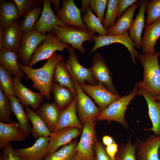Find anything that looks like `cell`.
Wrapping results in <instances>:
<instances>
[{
	"label": "cell",
	"instance_id": "6da1fadb",
	"mask_svg": "<svg viewBox=\"0 0 160 160\" xmlns=\"http://www.w3.org/2000/svg\"><path fill=\"white\" fill-rule=\"evenodd\" d=\"M61 54L55 52L47 59L41 67L34 69L21 64L18 62L20 68L26 75L27 77L33 82L32 87L37 89L43 94L48 101L52 98L51 90L53 82L54 75L56 66L57 63L63 60Z\"/></svg>",
	"mask_w": 160,
	"mask_h": 160
},
{
	"label": "cell",
	"instance_id": "7a4b0ae2",
	"mask_svg": "<svg viewBox=\"0 0 160 160\" xmlns=\"http://www.w3.org/2000/svg\"><path fill=\"white\" fill-rule=\"evenodd\" d=\"M160 55V52L157 51L154 53H143L137 57L143 68V78L135 86L154 97L160 96V66L158 60Z\"/></svg>",
	"mask_w": 160,
	"mask_h": 160
},
{
	"label": "cell",
	"instance_id": "3957f363",
	"mask_svg": "<svg viewBox=\"0 0 160 160\" xmlns=\"http://www.w3.org/2000/svg\"><path fill=\"white\" fill-rule=\"evenodd\" d=\"M51 32L56 35L62 42L69 44L72 47L82 54L85 52L83 46V43L87 41L92 42L95 36L94 33L88 29L72 26H57Z\"/></svg>",
	"mask_w": 160,
	"mask_h": 160
},
{
	"label": "cell",
	"instance_id": "277c9868",
	"mask_svg": "<svg viewBox=\"0 0 160 160\" xmlns=\"http://www.w3.org/2000/svg\"><path fill=\"white\" fill-rule=\"evenodd\" d=\"M138 91L139 88L135 86L129 94L121 97L101 111L97 120L116 121L128 129L129 125L125 118V112L130 102L136 96L138 95Z\"/></svg>",
	"mask_w": 160,
	"mask_h": 160
},
{
	"label": "cell",
	"instance_id": "5b68a950",
	"mask_svg": "<svg viewBox=\"0 0 160 160\" xmlns=\"http://www.w3.org/2000/svg\"><path fill=\"white\" fill-rule=\"evenodd\" d=\"M71 75L76 90L75 98L76 113L80 123L83 126L88 120H97L101 111L91 98L84 93L74 77Z\"/></svg>",
	"mask_w": 160,
	"mask_h": 160
},
{
	"label": "cell",
	"instance_id": "8992f818",
	"mask_svg": "<svg viewBox=\"0 0 160 160\" xmlns=\"http://www.w3.org/2000/svg\"><path fill=\"white\" fill-rule=\"evenodd\" d=\"M96 119H91L85 122L80 140L76 150L80 160H94L93 145L97 137L95 130Z\"/></svg>",
	"mask_w": 160,
	"mask_h": 160
},
{
	"label": "cell",
	"instance_id": "52a82bcc",
	"mask_svg": "<svg viewBox=\"0 0 160 160\" xmlns=\"http://www.w3.org/2000/svg\"><path fill=\"white\" fill-rule=\"evenodd\" d=\"M46 34L47 37L34 51L28 66L31 67L39 61L48 59L56 51L63 52L69 46L68 44L62 42L56 35L52 32Z\"/></svg>",
	"mask_w": 160,
	"mask_h": 160
},
{
	"label": "cell",
	"instance_id": "ba28073f",
	"mask_svg": "<svg viewBox=\"0 0 160 160\" xmlns=\"http://www.w3.org/2000/svg\"><path fill=\"white\" fill-rule=\"evenodd\" d=\"M46 34H42L33 30L23 32L18 58L23 65L29 66L31 57L39 45L47 37Z\"/></svg>",
	"mask_w": 160,
	"mask_h": 160
},
{
	"label": "cell",
	"instance_id": "9c48e42d",
	"mask_svg": "<svg viewBox=\"0 0 160 160\" xmlns=\"http://www.w3.org/2000/svg\"><path fill=\"white\" fill-rule=\"evenodd\" d=\"M79 84L82 90L93 99L101 111L121 97L113 93L102 83L92 85L85 82Z\"/></svg>",
	"mask_w": 160,
	"mask_h": 160
},
{
	"label": "cell",
	"instance_id": "30bf717a",
	"mask_svg": "<svg viewBox=\"0 0 160 160\" xmlns=\"http://www.w3.org/2000/svg\"><path fill=\"white\" fill-rule=\"evenodd\" d=\"M93 40L95 44L89 54L91 55L97 49L100 47L109 45L114 43H120L126 47L131 55L132 63H136V58L139 55V53L135 49V44L131 39L128 32L117 35L94 36Z\"/></svg>",
	"mask_w": 160,
	"mask_h": 160
},
{
	"label": "cell",
	"instance_id": "8fae6325",
	"mask_svg": "<svg viewBox=\"0 0 160 160\" xmlns=\"http://www.w3.org/2000/svg\"><path fill=\"white\" fill-rule=\"evenodd\" d=\"M69 54L67 65L71 75L79 84L87 82L89 84L95 85L98 82L93 76L90 68H87L79 62L75 49L69 46L67 49Z\"/></svg>",
	"mask_w": 160,
	"mask_h": 160
},
{
	"label": "cell",
	"instance_id": "7c38bea8",
	"mask_svg": "<svg viewBox=\"0 0 160 160\" xmlns=\"http://www.w3.org/2000/svg\"><path fill=\"white\" fill-rule=\"evenodd\" d=\"M89 68L98 83L103 84L113 93L119 95L114 88L111 71L100 53H96L92 57V65Z\"/></svg>",
	"mask_w": 160,
	"mask_h": 160
},
{
	"label": "cell",
	"instance_id": "4fadbf2b",
	"mask_svg": "<svg viewBox=\"0 0 160 160\" xmlns=\"http://www.w3.org/2000/svg\"><path fill=\"white\" fill-rule=\"evenodd\" d=\"M14 94L23 106H30L36 111L43 101L45 96L40 92H35L24 86L20 79L14 77L13 79Z\"/></svg>",
	"mask_w": 160,
	"mask_h": 160
},
{
	"label": "cell",
	"instance_id": "5bb4252c",
	"mask_svg": "<svg viewBox=\"0 0 160 160\" xmlns=\"http://www.w3.org/2000/svg\"><path fill=\"white\" fill-rule=\"evenodd\" d=\"M62 4L56 15L60 21L67 25L88 29L81 17V9L77 7L74 0H62Z\"/></svg>",
	"mask_w": 160,
	"mask_h": 160
},
{
	"label": "cell",
	"instance_id": "9a60e30c",
	"mask_svg": "<svg viewBox=\"0 0 160 160\" xmlns=\"http://www.w3.org/2000/svg\"><path fill=\"white\" fill-rule=\"evenodd\" d=\"M51 0H44L41 16L34 27L33 30L42 34L51 32L57 26H67L60 21L54 14L51 7Z\"/></svg>",
	"mask_w": 160,
	"mask_h": 160
},
{
	"label": "cell",
	"instance_id": "2e32d148",
	"mask_svg": "<svg viewBox=\"0 0 160 160\" xmlns=\"http://www.w3.org/2000/svg\"><path fill=\"white\" fill-rule=\"evenodd\" d=\"M49 137H41L31 147L16 148L15 150L21 160H43L49 153Z\"/></svg>",
	"mask_w": 160,
	"mask_h": 160
},
{
	"label": "cell",
	"instance_id": "e0dca14e",
	"mask_svg": "<svg viewBox=\"0 0 160 160\" xmlns=\"http://www.w3.org/2000/svg\"><path fill=\"white\" fill-rule=\"evenodd\" d=\"M137 139L136 151L138 160H160L159 156L160 136L150 135L145 139Z\"/></svg>",
	"mask_w": 160,
	"mask_h": 160
},
{
	"label": "cell",
	"instance_id": "ac0fdd59",
	"mask_svg": "<svg viewBox=\"0 0 160 160\" xmlns=\"http://www.w3.org/2000/svg\"><path fill=\"white\" fill-rule=\"evenodd\" d=\"M82 132V130L79 128L69 127L55 132H51L48 145L49 153L56 151L62 146L69 143L72 140L81 135Z\"/></svg>",
	"mask_w": 160,
	"mask_h": 160
},
{
	"label": "cell",
	"instance_id": "d6986e66",
	"mask_svg": "<svg viewBox=\"0 0 160 160\" xmlns=\"http://www.w3.org/2000/svg\"><path fill=\"white\" fill-rule=\"evenodd\" d=\"M138 95L143 96L146 102L148 116L152 124L151 128L145 130H151L156 135L160 136V101H156L153 96L144 90L139 89Z\"/></svg>",
	"mask_w": 160,
	"mask_h": 160
},
{
	"label": "cell",
	"instance_id": "ffe728a7",
	"mask_svg": "<svg viewBox=\"0 0 160 160\" xmlns=\"http://www.w3.org/2000/svg\"><path fill=\"white\" fill-rule=\"evenodd\" d=\"M75 97L71 103L65 109L60 111L57 124L52 132H55L65 128L74 127L82 130L83 126L77 116Z\"/></svg>",
	"mask_w": 160,
	"mask_h": 160
},
{
	"label": "cell",
	"instance_id": "44dd1931",
	"mask_svg": "<svg viewBox=\"0 0 160 160\" xmlns=\"http://www.w3.org/2000/svg\"><path fill=\"white\" fill-rule=\"evenodd\" d=\"M27 137L18 123H6L0 121V148L11 141L21 142Z\"/></svg>",
	"mask_w": 160,
	"mask_h": 160
},
{
	"label": "cell",
	"instance_id": "7402d4cb",
	"mask_svg": "<svg viewBox=\"0 0 160 160\" xmlns=\"http://www.w3.org/2000/svg\"><path fill=\"white\" fill-rule=\"evenodd\" d=\"M21 25V21L17 20L4 29L3 48L18 52L23 33Z\"/></svg>",
	"mask_w": 160,
	"mask_h": 160
},
{
	"label": "cell",
	"instance_id": "603a6c76",
	"mask_svg": "<svg viewBox=\"0 0 160 160\" xmlns=\"http://www.w3.org/2000/svg\"><path fill=\"white\" fill-rule=\"evenodd\" d=\"M140 6L137 0L128 8L112 27L106 30L107 35H117L127 32L132 24L133 17L136 9Z\"/></svg>",
	"mask_w": 160,
	"mask_h": 160
},
{
	"label": "cell",
	"instance_id": "cb8c5ba5",
	"mask_svg": "<svg viewBox=\"0 0 160 160\" xmlns=\"http://www.w3.org/2000/svg\"><path fill=\"white\" fill-rule=\"evenodd\" d=\"M142 39L141 47L144 53H154V47L160 37V18L153 23L145 26Z\"/></svg>",
	"mask_w": 160,
	"mask_h": 160
},
{
	"label": "cell",
	"instance_id": "d4e9b609",
	"mask_svg": "<svg viewBox=\"0 0 160 160\" xmlns=\"http://www.w3.org/2000/svg\"><path fill=\"white\" fill-rule=\"evenodd\" d=\"M147 0H141L140 2V8L132 26L129 30V34L137 48L141 47L142 34L145 27V6Z\"/></svg>",
	"mask_w": 160,
	"mask_h": 160
},
{
	"label": "cell",
	"instance_id": "484cf974",
	"mask_svg": "<svg viewBox=\"0 0 160 160\" xmlns=\"http://www.w3.org/2000/svg\"><path fill=\"white\" fill-rule=\"evenodd\" d=\"M17 53L2 48L0 49V65L14 75L15 77L21 79L25 73L18 65Z\"/></svg>",
	"mask_w": 160,
	"mask_h": 160
},
{
	"label": "cell",
	"instance_id": "4316f807",
	"mask_svg": "<svg viewBox=\"0 0 160 160\" xmlns=\"http://www.w3.org/2000/svg\"><path fill=\"white\" fill-rule=\"evenodd\" d=\"M36 111L49 131L52 132L57 124L61 111L54 103L45 102Z\"/></svg>",
	"mask_w": 160,
	"mask_h": 160
},
{
	"label": "cell",
	"instance_id": "83f0119b",
	"mask_svg": "<svg viewBox=\"0 0 160 160\" xmlns=\"http://www.w3.org/2000/svg\"><path fill=\"white\" fill-rule=\"evenodd\" d=\"M19 11L14 0L0 1V27L5 29L18 20Z\"/></svg>",
	"mask_w": 160,
	"mask_h": 160
},
{
	"label": "cell",
	"instance_id": "f1b7e54d",
	"mask_svg": "<svg viewBox=\"0 0 160 160\" xmlns=\"http://www.w3.org/2000/svg\"><path fill=\"white\" fill-rule=\"evenodd\" d=\"M8 97L10 102L11 111L13 112L17 118L21 129L27 137L29 136L31 133V128L23 105L15 95Z\"/></svg>",
	"mask_w": 160,
	"mask_h": 160
},
{
	"label": "cell",
	"instance_id": "f546056e",
	"mask_svg": "<svg viewBox=\"0 0 160 160\" xmlns=\"http://www.w3.org/2000/svg\"><path fill=\"white\" fill-rule=\"evenodd\" d=\"M51 92L54 96L53 103L60 111L66 108L75 98L70 89L60 85L54 81Z\"/></svg>",
	"mask_w": 160,
	"mask_h": 160
},
{
	"label": "cell",
	"instance_id": "4dcf8cb0",
	"mask_svg": "<svg viewBox=\"0 0 160 160\" xmlns=\"http://www.w3.org/2000/svg\"><path fill=\"white\" fill-rule=\"evenodd\" d=\"M67 62L61 60L55 68L53 81L60 85L70 89L75 96L76 90L74 81L67 65Z\"/></svg>",
	"mask_w": 160,
	"mask_h": 160
},
{
	"label": "cell",
	"instance_id": "1f68e13d",
	"mask_svg": "<svg viewBox=\"0 0 160 160\" xmlns=\"http://www.w3.org/2000/svg\"><path fill=\"white\" fill-rule=\"evenodd\" d=\"M25 109L32 125L31 133L33 137L36 139L42 137H49L51 132L36 111L28 106H25Z\"/></svg>",
	"mask_w": 160,
	"mask_h": 160
},
{
	"label": "cell",
	"instance_id": "d6a6232c",
	"mask_svg": "<svg viewBox=\"0 0 160 160\" xmlns=\"http://www.w3.org/2000/svg\"><path fill=\"white\" fill-rule=\"evenodd\" d=\"M78 142L74 139L58 150L49 153L43 160H80L76 150Z\"/></svg>",
	"mask_w": 160,
	"mask_h": 160
},
{
	"label": "cell",
	"instance_id": "836d02e7",
	"mask_svg": "<svg viewBox=\"0 0 160 160\" xmlns=\"http://www.w3.org/2000/svg\"><path fill=\"white\" fill-rule=\"evenodd\" d=\"M82 18L87 28L93 33H97L101 36L107 35L106 30L103 27L102 23L89 8Z\"/></svg>",
	"mask_w": 160,
	"mask_h": 160
},
{
	"label": "cell",
	"instance_id": "e575fe53",
	"mask_svg": "<svg viewBox=\"0 0 160 160\" xmlns=\"http://www.w3.org/2000/svg\"><path fill=\"white\" fill-rule=\"evenodd\" d=\"M137 140L134 144L130 138L125 143L119 145L118 150L115 157V160H138L136 156Z\"/></svg>",
	"mask_w": 160,
	"mask_h": 160
},
{
	"label": "cell",
	"instance_id": "d590c367",
	"mask_svg": "<svg viewBox=\"0 0 160 160\" xmlns=\"http://www.w3.org/2000/svg\"><path fill=\"white\" fill-rule=\"evenodd\" d=\"M41 6L34 8L27 13L21 21V28L23 32L33 30L34 25L42 12V8Z\"/></svg>",
	"mask_w": 160,
	"mask_h": 160
},
{
	"label": "cell",
	"instance_id": "8d00e7d4",
	"mask_svg": "<svg viewBox=\"0 0 160 160\" xmlns=\"http://www.w3.org/2000/svg\"><path fill=\"white\" fill-rule=\"evenodd\" d=\"M12 75L0 65V88L8 97L14 95Z\"/></svg>",
	"mask_w": 160,
	"mask_h": 160
},
{
	"label": "cell",
	"instance_id": "74e56055",
	"mask_svg": "<svg viewBox=\"0 0 160 160\" xmlns=\"http://www.w3.org/2000/svg\"><path fill=\"white\" fill-rule=\"evenodd\" d=\"M119 0H109L105 17L102 23L104 28L107 30L115 23L117 17V8Z\"/></svg>",
	"mask_w": 160,
	"mask_h": 160
},
{
	"label": "cell",
	"instance_id": "f35d334b",
	"mask_svg": "<svg viewBox=\"0 0 160 160\" xmlns=\"http://www.w3.org/2000/svg\"><path fill=\"white\" fill-rule=\"evenodd\" d=\"M147 13L146 23L150 25L160 18V0L147 1L145 6Z\"/></svg>",
	"mask_w": 160,
	"mask_h": 160
},
{
	"label": "cell",
	"instance_id": "ab89813d",
	"mask_svg": "<svg viewBox=\"0 0 160 160\" xmlns=\"http://www.w3.org/2000/svg\"><path fill=\"white\" fill-rule=\"evenodd\" d=\"M10 105L8 97L0 88V121L6 123L12 121L11 116Z\"/></svg>",
	"mask_w": 160,
	"mask_h": 160
},
{
	"label": "cell",
	"instance_id": "60d3db41",
	"mask_svg": "<svg viewBox=\"0 0 160 160\" xmlns=\"http://www.w3.org/2000/svg\"><path fill=\"white\" fill-rule=\"evenodd\" d=\"M19 11V17L25 15L34 8L44 3L42 0H14Z\"/></svg>",
	"mask_w": 160,
	"mask_h": 160
},
{
	"label": "cell",
	"instance_id": "b9f144b4",
	"mask_svg": "<svg viewBox=\"0 0 160 160\" xmlns=\"http://www.w3.org/2000/svg\"><path fill=\"white\" fill-rule=\"evenodd\" d=\"M108 2L107 0H90L89 8L96 13L97 18L102 23L104 18V14Z\"/></svg>",
	"mask_w": 160,
	"mask_h": 160
},
{
	"label": "cell",
	"instance_id": "7bdbcfd3",
	"mask_svg": "<svg viewBox=\"0 0 160 160\" xmlns=\"http://www.w3.org/2000/svg\"><path fill=\"white\" fill-rule=\"evenodd\" d=\"M94 160H113L107 153L105 147L97 139L93 145Z\"/></svg>",
	"mask_w": 160,
	"mask_h": 160
},
{
	"label": "cell",
	"instance_id": "ee69618b",
	"mask_svg": "<svg viewBox=\"0 0 160 160\" xmlns=\"http://www.w3.org/2000/svg\"><path fill=\"white\" fill-rule=\"evenodd\" d=\"M2 153L0 155V160H21L9 143L1 149Z\"/></svg>",
	"mask_w": 160,
	"mask_h": 160
},
{
	"label": "cell",
	"instance_id": "f6af8a7d",
	"mask_svg": "<svg viewBox=\"0 0 160 160\" xmlns=\"http://www.w3.org/2000/svg\"><path fill=\"white\" fill-rule=\"evenodd\" d=\"M136 0H119L117 8V17L119 18L124 12Z\"/></svg>",
	"mask_w": 160,
	"mask_h": 160
},
{
	"label": "cell",
	"instance_id": "bcb514c9",
	"mask_svg": "<svg viewBox=\"0 0 160 160\" xmlns=\"http://www.w3.org/2000/svg\"><path fill=\"white\" fill-rule=\"evenodd\" d=\"M118 145L115 141L105 147L107 153L113 160H115V156L118 150Z\"/></svg>",
	"mask_w": 160,
	"mask_h": 160
},
{
	"label": "cell",
	"instance_id": "7dc6e473",
	"mask_svg": "<svg viewBox=\"0 0 160 160\" xmlns=\"http://www.w3.org/2000/svg\"><path fill=\"white\" fill-rule=\"evenodd\" d=\"M102 139L103 144L106 146L112 144L115 141L112 137L107 135H104Z\"/></svg>",
	"mask_w": 160,
	"mask_h": 160
},
{
	"label": "cell",
	"instance_id": "c3c4849f",
	"mask_svg": "<svg viewBox=\"0 0 160 160\" xmlns=\"http://www.w3.org/2000/svg\"><path fill=\"white\" fill-rule=\"evenodd\" d=\"M90 0H81L82 8L81 9L82 13L84 15L87 9L89 8Z\"/></svg>",
	"mask_w": 160,
	"mask_h": 160
},
{
	"label": "cell",
	"instance_id": "681fc988",
	"mask_svg": "<svg viewBox=\"0 0 160 160\" xmlns=\"http://www.w3.org/2000/svg\"><path fill=\"white\" fill-rule=\"evenodd\" d=\"M52 3H53L55 9L57 12L60 9L59 4L60 0H51Z\"/></svg>",
	"mask_w": 160,
	"mask_h": 160
},
{
	"label": "cell",
	"instance_id": "f907efd6",
	"mask_svg": "<svg viewBox=\"0 0 160 160\" xmlns=\"http://www.w3.org/2000/svg\"><path fill=\"white\" fill-rule=\"evenodd\" d=\"M4 29L0 27V49L3 48Z\"/></svg>",
	"mask_w": 160,
	"mask_h": 160
},
{
	"label": "cell",
	"instance_id": "816d5d0a",
	"mask_svg": "<svg viewBox=\"0 0 160 160\" xmlns=\"http://www.w3.org/2000/svg\"><path fill=\"white\" fill-rule=\"evenodd\" d=\"M159 158L160 159V149H159Z\"/></svg>",
	"mask_w": 160,
	"mask_h": 160
},
{
	"label": "cell",
	"instance_id": "f5cc1de1",
	"mask_svg": "<svg viewBox=\"0 0 160 160\" xmlns=\"http://www.w3.org/2000/svg\"></svg>",
	"mask_w": 160,
	"mask_h": 160
}]
</instances>
